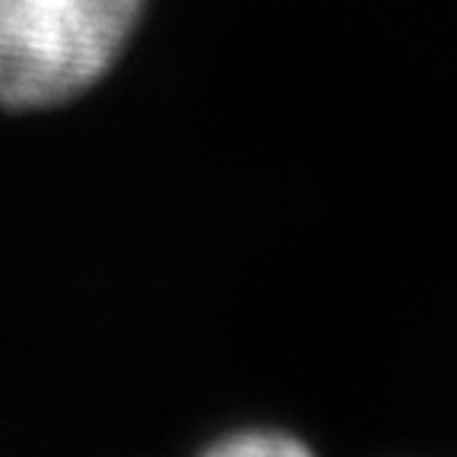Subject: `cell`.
Returning <instances> with one entry per match:
<instances>
[{
    "mask_svg": "<svg viewBox=\"0 0 457 457\" xmlns=\"http://www.w3.org/2000/svg\"><path fill=\"white\" fill-rule=\"evenodd\" d=\"M143 0H0V105L71 102L121 54Z\"/></svg>",
    "mask_w": 457,
    "mask_h": 457,
    "instance_id": "cell-1",
    "label": "cell"
},
{
    "mask_svg": "<svg viewBox=\"0 0 457 457\" xmlns=\"http://www.w3.org/2000/svg\"><path fill=\"white\" fill-rule=\"evenodd\" d=\"M210 454L220 457H295L308 454L302 442L283 432H270V428H257V432H238L232 438H222L220 445L210 448Z\"/></svg>",
    "mask_w": 457,
    "mask_h": 457,
    "instance_id": "cell-2",
    "label": "cell"
}]
</instances>
